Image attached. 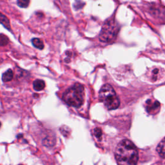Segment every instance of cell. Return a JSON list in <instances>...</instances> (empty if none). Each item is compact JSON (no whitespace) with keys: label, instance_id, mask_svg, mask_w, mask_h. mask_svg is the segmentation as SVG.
<instances>
[{"label":"cell","instance_id":"obj_10","mask_svg":"<svg viewBox=\"0 0 165 165\" xmlns=\"http://www.w3.org/2000/svg\"><path fill=\"white\" fill-rule=\"evenodd\" d=\"M32 43L35 48L40 49V50L44 48V43L43 41L41 40L40 39H38V38H34V39H32Z\"/></svg>","mask_w":165,"mask_h":165},{"label":"cell","instance_id":"obj_12","mask_svg":"<svg viewBox=\"0 0 165 165\" xmlns=\"http://www.w3.org/2000/svg\"><path fill=\"white\" fill-rule=\"evenodd\" d=\"M9 42V39L5 35L0 34V46H5Z\"/></svg>","mask_w":165,"mask_h":165},{"label":"cell","instance_id":"obj_6","mask_svg":"<svg viewBox=\"0 0 165 165\" xmlns=\"http://www.w3.org/2000/svg\"><path fill=\"white\" fill-rule=\"evenodd\" d=\"M33 87L35 91H41L45 87V82L41 79H36L33 82Z\"/></svg>","mask_w":165,"mask_h":165},{"label":"cell","instance_id":"obj_13","mask_svg":"<svg viewBox=\"0 0 165 165\" xmlns=\"http://www.w3.org/2000/svg\"><path fill=\"white\" fill-rule=\"evenodd\" d=\"M93 134L95 136V137H97V139H101V136H102V132H101V130L100 128H96L93 130Z\"/></svg>","mask_w":165,"mask_h":165},{"label":"cell","instance_id":"obj_14","mask_svg":"<svg viewBox=\"0 0 165 165\" xmlns=\"http://www.w3.org/2000/svg\"><path fill=\"white\" fill-rule=\"evenodd\" d=\"M1 122H0V127H1Z\"/></svg>","mask_w":165,"mask_h":165},{"label":"cell","instance_id":"obj_3","mask_svg":"<svg viewBox=\"0 0 165 165\" xmlns=\"http://www.w3.org/2000/svg\"><path fill=\"white\" fill-rule=\"evenodd\" d=\"M99 97L109 110L117 109L119 106V99L113 87L108 84L104 85L101 87L99 93Z\"/></svg>","mask_w":165,"mask_h":165},{"label":"cell","instance_id":"obj_1","mask_svg":"<svg viewBox=\"0 0 165 165\" xmlns=\"http://www.w3.org/2000/svg\"><path fill=\"white\" fill-rule=\"evenodd\" d=\"M115 157L118 164L134 165L138 161L139 153L132 142L124 139L117 145L115 151Z\"/></svg>","mask_w":165,"mask_h":165},{"label":"cell","instance_id":"obj_8","mask_svg":"<svg viewBox=\"0 0 165 165\" xmlns=\"http://www.w3.org/2000/svg\"><path fill=\"white\" fill-rule=\"evenodd\" d=\"M13 76L14 74L12 70L11 69H9L2 75V80L5 82L10 81L13 79Z\"/></svg>","mask_w":165,"mask_h":165},{"label":"cell","instance_id":"obj_7","mask_svg":"<svg viewBox=\"0 0 165 165\" xmlns=\"http://www.w3.org/2000/svg\"><path fill=\"white\" fill-rule=\"evenodd\" d=\"M0 23H1L5 28L9 30V31L11 30L9 20L8 19L7 17H6V16L4 14H3L1 12H0Z\"/></svg>","mask_w":165,"mask_h":165},{"label":"cell","instance_id":"obj_2","mask_svg":"<svg viewBox=\"0 0 165 165\" xmlns=\"http://www.w3.org/2000/svg\"><path fill=\"white\" fill-rule=\"evenodd\" d=\"M63 100L70 106L76 108L80 107L85 100L84 87L79 83L73 85L63 93Z\"/></svg>","mask_w":165,"mask_h":165},{"label":"cell","instance_id":"obj_5","mask_svg":"<svg viewBox=\"0 0 165 165\" xmlns=\"http://www.w3.org/2000/svg\"><path fill=\"white\" fill-rule=\"evenodd\" d=\"M147 110L148 113H155L156 110H159V107H160V103L158 101H153V102L152 100H148L147 101Z\"/></svg>","mask_w":165,"mask_h":165},{"label":"cell","instance_id":"obj_11","mask_svg":"<svg viewBox=\"0 0 165 165\" xmlns=\"http://www.w3.org/2000/svg\"><path fill=\"white\" fill-rule=\"evenodd\" d=\"M18 5L21 8H27L30 3V0H17Z\"/></svg>","mask_w":165,"mask_h":165},{"label":"cell","instance_id":"obj_4","mask_svg":"<svg viewBox=\"0 0 165 165\" xmlns=\"http://www.w3.org/2000/svg\"><path fill=\"white\" fill-rule=\"evenodd\" d=\"M119 26L113 19L107 20L103 25L100 34V40L102 42L109 43L114 41L116 38Z\"/></svg>","mask_w":165,"mask_h":165},{"label":"cell","instance_id":"obj_9","mask_svg":"<svg viewBox=\"0 0 165 165\" xmlns=\"http://www.w3.org/2000/svg\"><path fill=\"white\" fill-rule=\"evenodd\" d=\"M157 151L162 158H164V139H162L161 142L157 147Z\"/></svg>","mask_w":165,"mask_h":165}]
</instances>
